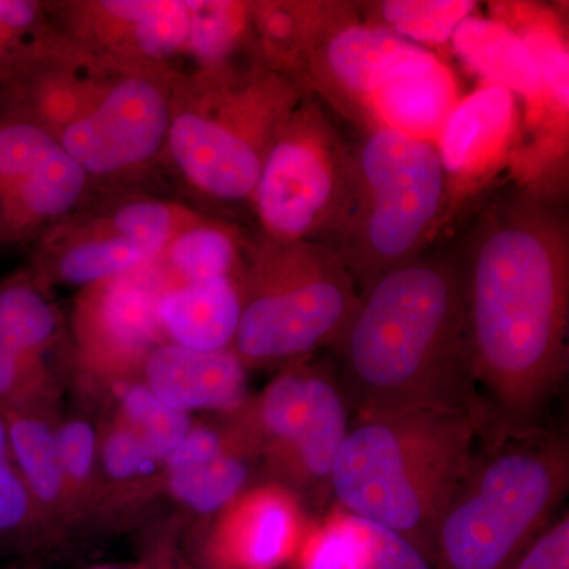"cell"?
Masks as SVG:
<instances>
[{
  "label": "cell",
  "instance_id": "6da1fadb",
  "mask_svg": "<svg viewBox=\"0 0 569 569\" xmlns=\"http://www.w3.org/2000/svg\"><path fill=\"white\" fill-rule=\"evenodd\" d=\"M458 257L482 438L546 429L568 376L567 213L538 190L501 194Z\"/></svg>",
  "mask_w": 569,
  "mask_h": 569
},
{
  "label": "cell",
  "instance_id": "7a4b0ae2",
  "mask_svg": "<svg viewBox=\"0 0 569 569\" xmlns=\"http://www.w3.org/2000/svg\"><path fill=\"white\" fill-rule=\"evenodd\" d=\"M336 348L356 418L459 410L478 419L458 253L427 249L378 277Z\"/></svg>",
  "mask_w": 569,
  "mask_h": 569
},
{
  "label": "cell",
  "instance_id": "3957f363",
  "mask_svg": "<svg viewBox=\"0 0 569 569\" xmlns=\"http://www.w3.org/2000/svg\"><path fill=\"white\" fill-rule=\"evenodd\" d=\"M481 437L468 411L355 418L329 486L343 511L397 531L432 563L438 520Z\"/></svg>",
  "mask_w": 569,
  "mask_h": 569
},
{
  "label": "cell",
  "instance_id": "277c9868",
  "mask_svg": "<svg viewBox=\"0 0 569 569\" xmlns=\"http://www.w3.org/2000/svg\"><path fill=\"white\" fill-rule=\"evenodd\" d=\"M305 96L254 58L176 80L163 157L206 200L250 203L276 134Z\"/></svg>",
  "mask_w": 569,
  "mask_h": 569
},
{
  "label": "cell",
  "instance_id": "5b68a950",
  "mask_svg": "<svg viewBox=\"0 0 569 569\" xmlns=\"http://www.w3.org/2000/svg\"><path fill=\"white\" fill-rule=\"evenodd\" d=\"M567 440L548 429L481 438L438 520L433 569H509L567 496Z\"/></svg>",
  "mask_w": 569,
  "mask_h": 569
},
{
  "label": "cell",
  "instance_id": "8992f818",
  "mask_svg": "<svg viewBox=\"0 0 569 569\" xmlns=\"http://www.w3.org/2000/svg\"><path fill=\"white\" fill-rule=\"evenodd\" d=\"M241 318L233 350L244 366L293 362L317 348L337 346L361 291L335 247L276 241L247 244Z\"/></svg>",
  "mask_w": 569,
  "mask_h": 569
},
{
  "label": "cell",
  "instance_id": "52a82bcc",
  "mask_svg": "<svg viewBox=\"0 0 569 569\" xmlns=\"http://www.w3.org/2000/svg\"><path fill=\"white\" fill-rule=\"evenodd\" d=\"M355 156V201L332 247L362 295L378 277L429 249L449 192L433 142L369 130Z\"/></svg>",
  "mask_w": 569,
  "mask_h": 569
},
{
  "label": "cell",
  "instance_id": "ba28073f",
  "mask_svg": "<svg viewBox=\"0 0 569 569\" xmlns=\"http://www.w3.org/2000/svg\"><path fill=\"white\" fill-rule=\"evenodd\" d=\"M355 193V148L317 99L302 97L276 134L250 197L261 236L332 246Z\"/></svg>",
  "mask_w": 569,
  "mask_h": 569
},
{
  "label": "cell",
  "instance_id": "9c48e42d",
  "mask_svg": "<svg viewBox=\"0 0 569 569\" xmlns=\"http://www.w3.org/2000/svg\"><path fill=\"white\" fill-rule=\"evenodd\" d=\"M203 213L149 197L116 194L40 236L32 274L41 284L91 287L159 260L168 244Z\"/></svg>",
  "mask_w": 569,
  "mask_h": 569
},
{
  "label": "cell",
  "instance_id": "30bf717a",
  "mask_svg": "<svg viewBox=\"0 0 569 569\" xmlns=\"http://www.w3.org/2000/svg\"><path fill=\"white\" fill-rule=\"evenodd\" d=\"M250 426L269 463L299 486L329 482L350 421L342 389L316 367L293 365L266 387Z\"/></svg>",
  "mask_w": 569,
  "mask_h": 569
},
{
  "label": "cell",
  "instance_id": "8fae6325",
  "mask_svg": "<svg viewBox=\"0 0 569 569\" xmlns=\"http://www.w3.org/2000/svg\"><path fill=\"white\" fill-rule=\"evenodd\" d=\"M56 31L114 66L192 73L194 0H69L47 2Z\"/></svg>",
  "mask_w": 569,
  "mask_h": 569
},
{
  "label": "cell",
  "instance_id": "7c38bea8",
  "mask_svg": "<svg viewBox=\"0 0 569 569\" xmlns=\"http://www.w3.org/2000/svg\"><path fill=\"white\" fill-rule=\"evenodd\" d=\"M168 287L160 261L82 288L73 313L77 365L89 380L118 388L137 381L167 342L159 302Z\"/></svg>",
  "mask_w": 569,
  "mask_h": 569
},
{
  "label": "cell",
  "instance_id": "4fadbf2b",
  "mask_svg": "<svg viewBox=\"0 0 569 569\" xmlns=\"http://www.w3.org/2000/svg\"><path fill=\"white\" fill-rule=\"evenodd\" d=\"M91 187L54 134L0 111V242L39 239L80 211Z\"/></svg>",
  "mask_w": 569,
  "mask_h": 569
},
{
  "label": "cell",
  "instance_id": "5bb4252c",
  "mask_svg": "<svg viewBox=\"0 0 569 569\" xmlns=\"http://www.w3.org/2000/svg\"><path fill=\"white\" fill-rule=\"evenodd\" d=\"M173 80L162 71L127 69L99 107L58 138L91 181H122L162 159L171 122Z\"/></svg>",
  "mask_w": 569,
  "mask_h": 569
},
{
  "label": "cell",
  "instance_id": "9a60e30c",
  "mask_svg": "<svg viewBox=\"0 0 569 569\" xmlns=\"http://www.w3.org/2000/svg\"><path fill=\"white\" fill-rule=\"evenodd\" d=\"M432 56L381 26L359 20L355 9L317 44L296 84L306 96L320 97L358 123L367 100L378 89Z\"/></svg>",
  "mask_w": 569,
  "mask_h": 569
},
{
  "label": "cell",
  "instance_id": "2e32d148",
  "mask_svg": "<svg viewBox=\"0 0 569 569\" xmlns=\"http://www.w3.org/2000/svg\"><path fill=\"white\" fill-rule=\"evenodd\" d=\"M127 69L132 67L89 54L58 32L31 61L0 81V111L39 123L59 138L99 107Z\"/></svg>",
  "mask_w": 569,
  "mask_h": 569
},
{
  "label": "cell",
  "instance_id": "e0dca14e",
  "mask_svg": "<svg viewBox=\"0 0 569 569\" xmlns=\"http://www.w3.org/2000/svg\"><path fill=\"white\" fill-rule=\"evenodd\" d=\"M518 97L482 84L448 116L437 140L449 197L473 192L512 160L518 138Z\"/></svg>",
  "mask_w": 569,
  "mask_h": 569
},
{
  "label": "cell",
  "instance_id": "ac0fdd59",
  "mask_svg": "<svg viewBox=\"0 0 569 569\" xmlns=\"http://www.w3.org/2000/svg\"><path fill=\"white\" fill-rule=\"evenodd\" d=\"M204 546L211 569H277L293 556L299 509L290 492L266 486L242 492L220 511Z\"/></svg>",
  "mask_w": 569,
  "mask_h": 569
},
{
  "label": "cell",
  "instance_id": "d6986e66",
  "mask_svg": "<svg viewBox=\"0 0 569 569\" xmlns=\"http://www.w3.org/2000/svg\"><path fill=\"white\" fill-rule=\"evenodd\" d=\"M451 43L460 61L485 84L508 89L526 100L527 122L535 130L545 129L539 152L552 159L567 151L568 133L550 118L537 66L507 24L471 14L452 33Z\"/></svg>",
  "mask_w": 569,
  "mask_h": 569
},
{
  "label": "cell",
  "instance_id": "ffe728a7",
  "mask_svg": "<svg viewBox=\"0 0 569 569\" xmlns=\"http://www.w3.org/2000/svg\"><path fill=\"white\" fill-rule=\"evenodd\" d=\"M246 366L233 348L198 351L164 342L146 359L141 381L174 410L233 411L244 402Z\"/></svg>",
  "mask_w": 569,
  "mask_h": 569
},
{
  "label": "cell",
  "instance_id": "44dd1931",
  "mask_svg": "<svg viewBox=\"0 0 569 569\" xmlns=\"http://www.w3.org/2000/svg\"><path fill=\"white\" fill-rule=\"evenodd\" d=\"M459 100L455 74L432 56L378 89L367 100L358 123L366 132L391 130L437 144Z\"/></svg>",
  "mask_w": 569,
  "mask_h": 569
},
{
  "label": "cell",
  "instance_id": "7402d4cb",
  "mask_svg": "<svg viewBox=\"0 0 569 569\" xmlns=\"http://www.w3.org/2000/svg\"><path fill=\"white\" fill-rule=\"evenodd\" d=\"M164 486L182 507L216 515L241 496L249 466L211 427H192L163 462Z\"/></svg>",
  "mask_w": 569,
  "mask_h": 569
},
{
  "label": "cell",
  "instance_id": "603a6c76",
  "mask_svg": "<svg viewBox=\"0 0 569 569\" xmlns=\"http://www.w3.org/2000/svg\"><path fill=\"white\" fill-rule=\"evenodd\" d=\"M355 7L342 2H252L250 36L258 62L296 84L321 39Z\"/></svg>",
  "mask_w": 569,
  "mask_h": 569
},
{
  "label": "cell",
  "instance_id": "cb8c5ba5",
  "mask_svg": "<svg viewBox=\"0 0 569 569\" xmlns=\"http://www.w3.org/2000/svg\"><path fill=\"white\" fill-rule=\"evenodd\" d=\"M168 277V276H167ZM241 277L203 282H173L159 302V318L167 342L198 351L233 347L241 318Z\"/></svg>",
  "mask_w": 569,
  "mask_h": 569
},
{
  "label": "cell",
  "instance_id": "d4e9b609",
  "mask_svg": "<svg viewBox=\"0 0 569 569\" xmlns=\"http://www.w3.org/2000/svg\"><path fill=\"white\" fill-rule=\"evenodd\" d=\"M11 455L41 515L59 531L78 523L59 458L56 426L37 415L6 413Z\"/></svg>",
  "mask_w": 569,
  "mask_h": 569
},
{
  "label": "cell",
  "instance_id": "484cf974",
  "mask_svg": "<svg viewBox=\"0 0 569 569\" xmlns=\"http://www.w3.org/2000/svg\"><path fill=\"white\" fill-rule=\"evenodd\" d=\"M490 11L522 40L541 78L550 118L568 133L569 54L560 18L548 7L529 2L492 3Z\"/></svg>",
  "mask_w": 569,
  "mask_h": 569
},
{
  "label": "cell",
  "instance_id": "4316f807",
  "mask_svg": "<svg viewBox=\"0 0 569 569\" xmlns=\"http://www.w3.org/2000/svg\"><path fill=\"white\" fill-rule=\"evenodd\" d=\"M247 244L231 224L201 217L181 231L159 258L173 282L241 277Z\"/></svg>",
  "mask_w": 569,
  "mask_h": 569
},
{
  "label": "cell",
  "instance_id": "83f0119b",
  "mask_svg": "<svg viewBox=\"0 0 569 569\" xmlns=\"http://www.w3.org/2000/svg\"><path fill=\"white\" fill-rule=\"evenodd\" d=\"M62 321L47 287L20 272L0 283V346L47 356L58 343Z\"/></svg>",
  "mask_w": 569,
  "mask_h": 569
},
{
  "label": "cell",
  "instance_id": "f1b7e54d",
  "mask_svg": "<svg viewBox=\"0 0 569 569\" xmlns=\"http://www.w3.org/2000/svg\"><path fill=\"white\" fill-rule=\"evenodd\" d=\"M58 535L22 481L11 455L6 419L0 415V553L32 552Z\"/></svg>",
  "mask_w": 569,
  "mask_h": 569
},
{
  "label": "cell",
  "instance_id": "f546056e",
  "mask_svg": "<svg viewBox=\"0 0 569 569\" xmlns=\"http://www.w3.org/2000/svg\"><path fill=\"white\" fill-rule=\"evenodd\" d=\"M471 0H385L369 7L367 20L415 44H445L477 10Z\"/></svg>",
  "mask_w": 569,
  "mask_h": 569
},
{
  "label": "cell",
  "instance_id": "4dcf8cb0",
  "mask_svg": "<svg viewBox=\"0 0 569 569\" xmlns=\"http://www.w3.org/2000/svg\"><path fill=\"white\" fill-rule=\"evenodd\" d=\"M59 385L47 356L0 346V415H37L54 422Z\"/></svg>",
  "mask_w": 569,
  "mask_h": 569
},
{
  "label": "cell",
  "instance_id": "1f68e13d",
  "mask_svg": "<svg viewBox=\"0 0 569 569\" xmlns=\"http://www.w3.org/2000/svg\"><path fill=\"white\" fill-rule=\"evenodd\" d=\"M122 387L116 417L133 430L157 462L163 463L192 429V418L163 403L142 381Z\"/></svg>",
  "mask_w": 569,
  "mask_h": 569
},
{
  "label": "cell",
  "instance_id": "d6a6232c",
  "mask_svg": "<svg viewBox=\"0 0 569 569\" xmlns=\"http://www.w3.org/2000/svg\"><path fill=\"white\" fill-rule=\"evenodd\" d=\"M56 441H58L63 478L80 522L102 503L99 433L86 419L71 418L56 426Z\"/></svg>",
  "mask_w": 569,
  "mask_h": 569
},
{
  "label": "cell",
  "instance_id": "836d02e7",
  "mask_svg": "<svg viewBox=\"0 0 569 569\" xmlns=\"http://www.w3.org/2000/svg\"><path fill=\"white\" fill-rule=\"evenodd\" d=\"M351 569H433L425 553L397 531L343 511L336 512Z\"/></svg>",
  "mask_w": 569,
  "mask_h": 569
},
{
  "label": "cell",
  "instance_id": "e575fe53",
  "mask_svg": "<svg viewBox=\"0 0 569 569\" xmlns=\"http://www.w3.org/2000/svg\"><path fill=\"white\" fill-rule=\"evenodd\" d=\"M56 33L47 2L0 0V81L39 54Z\"/></svg>",
  "mask_w": 569,
  "mask_h": 569
},
{
  "label": "cell",
  "instance_id": "d590c367",
  "mask_svg": "<svg viewBox=\"0 0 569 569\" xmlns=\"http://www.w3.org/2000/svg\"><path fill=\"white\" fill-rule=\"evenodd\" d=\"M159 466L140 438L118 417L99 436L100 481L103 478L114 488L142 486Z\"/></svg>",
  "mask_w": 569,
  "mask_h": 569
},
{
  "label": "cell",
  "instance_id": "8d00e7d4",
  "mask_svg": "<svg viewBox=\"0 0 569 569\" xmlns=\"http://www.w3.org/2000/svg\"><path fill=\"white\" fill-rule=\"evenodd\" d=\"M509 569H569V516L565 512L541 530Z\"/></svg>",
  "mask_w": 569,
  "mask_h": 569
},
{
  "label": "cell",
  "instance_id": "74e56055",
  "mask_svg": "<svg viewBox=\"0 0 569 569\" xmlns=\"http://www.w3.org/2000/svg\"><path fill=\"white\" fill-rule=\"evenodd\" d=\"M298 569H351L346 538L335 518L307 539L298 557Z\"/></svg>",
  "mask_w": 569,
  "mask_h": 569
},
{
  "label": "cell",
  "instance_id": "f35d334b",
  "mask_svg": "<svg viewBox=\"0 0 569 569\" xmlns=\"http://www.w3.org/2000/svg\"><path fill=\"white\" fill-rule=\"evenodd\" d=\"M149 569H183V568H173L171 567V563L170 561H160V563H153V565H148Z\"/></svg>",
  "mask_w": 569,
  "mask_h": 569
},
{
  "label": "cell",
  "instance_id": "ab89813d",
  "mask_svg": "<svg viewBox=\"0 0 569 569\" xmlns=\"http://www.w3.org/2000/svg\"><path fill=\"white\" fill-rule=\"evenodd\" d=\"M91 569H149L148 565H142V567L138 568H118V567H111V565H102V567H93Z\"/></svg>",
  "mask_w": 569,
  "mask_h": 569
},
{
  "label": "cell",
  "instance_id": "60d3db41",
  "mask_svg": "<svg viewBox=\"0 0 569 569\" xmlns=\"http://www.w3.org/2000/svg\"><path fill=\"white\" fill-rule=\"evenodd\" d=\"M9 569H37L36 567H29V565H21V567H11Z\"/></svg>",
  "mask_w": 569,
  "mask_h": 569
}]
</instances>
